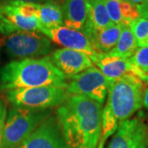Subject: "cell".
Returning <instances> with one entry per match:
<instances>
[{"instance_id": "4", "label": "cell", "mask_w": 148, "mask_h": 148, "mask_svg": "<svg viewBox=\"0 0 148 148\" xmlns=\"http://www.w3.org/2000/svg\"><path fill=\"white\" fill-rule=\"evenodd\" d=\"M53 109H32L12 106L8 112L3 132V148H18Z\"/></svg>"}, {"instance_id": "18", "label": "cell", "mask_w": 148, "mask_h": 148, "mask_svg": "<svg viewBox=\"0 0 148 148\" xmlns=\"http://www.w3.org/2000/svg\"><path fill=\"white\" fill-rule=\"evenodd\" d=\"M129 60L139 70L142 75L141 80L148 84V46L138 48Z\"/></svg>"}, {"instance_id": "7", "label": "cell", "mask_w": 148, "mask_h": 148, "mask_svg": "<svg viewBox=\"0 0 148 148\" xmlns=\"http://www.w3.org/2000/svg\"><path fill=\"white\" fill-rule=\"evenodd\" d=\"M110 80L92 67L70 78L66 91L69 95H83L103 105L108 94Z\"/></svg>"}, {"instance_id": "24", "label": "cell", "mask_w": 148, "mask_h": 148, "mask_svg": "<svg viewBox=\"0 0 148 148\" xmlns=\"http://www.w3.org/2000/svg\"><path fill=\"white\" fill-rule=\"evenodd\" d=\"M143 106L148 112V87L145 90L143 94Z\"/></svg>"}, {"instance_id": "22", "label": "cell", "mask_w": 148, "mask_h": 148, "mask_svg": "<svg viewBox=\"0 0 148 148\" xmlns=\"http://www.w3.org/2000/svg\"><path fill=\"white\" fill-rule=\"evenodd\" d=\"M12 33H13V31L12 30L10 26L7 23L4 17L3 16L0 12V34H2L4 36H7Z\"/></svg>"}, {"instance_id": "5", "label": "cell", "mask_w": 148, "mask_h": 148, "mask_svg": "<svg viewBox=\"0 0 148 148\" xmlns=\"http://www.w3.org/2000/svg\"><path fill=\"white\" fill-rule=\"evenodd\" d=\"M69 94L60 86H38L6 90L5 96L12 106L32 109H53L58 107Z\"/></svg>"}, {"instance_id": "10", "label": "cell", "mask_w": 148, "mask_h": 148, "mask_svg": "<svg viewBox=\"0 0 148 148\" xmlns=\"http://www.w3.org/2000/svg\"><path fill=\"white\" fill-rule=\"evenodd\" d=\"M40 32L59 46L87 54L91 61L98 54L82 32L61 26L53 29H42Z\"/></svg>"}, {"instance_id": "12", "label": "cell", "mask_w": 148, "mask_h": 148, "mask_svg": "<svg viewBox=\"0 0 148 148\" xmlns=\"http://www.w3.org/2000/svg\"><path fill=\"white\" fill-rule=\"evenodd\" d=\"M92 62L109 80L118 79L127 74L135 76L136 68L129 58L112 56L109 53H98Z\"/></svg>"}, {"instance_id": "16", "label": "cell", "mask_w": 148, "mask_h": 148, "mask_svg": "<svg viewBox=\"0 0 148 148\" xmlns=\"http://www.w3.org/2000/svg\"><path fill=\"white\" fill-rule=\"evenodd\" d=\"M38 18L41 26V30L53 29L64 26L62 5L53 0L40 3Z\"/></svg>"}, {"instance_id": "25", "label": "cell", "mask_w": 148, "mask_h": 148, "mask_svg": "<svg viewBox=\"0 0 148 148\" xmlns=\"http://www.w3.org/2000/svg\"><path fill=\"white\" fill-rule=\"evenodd\" d=\"M15 1H21V2H27V3H44L53 1V0H15Z\"/></svg>"}, {"instance_id": "15", "label": "cell", "mask_w": 148, "mask_h": 148, "mask_svg": "<svg viewBox=\"0 0 148 148\" xmlns=\"http://www.w3.org/2000/svg\"><path fill=\"white\" fill-rule=\"evenodd\" d=\"M89 7L88 19L86 23L83 33L99 31L114 24L108 15L104 0H87Z\"/></svg>"}, {"instance_id": "3", "label": "cell", "mask_w": 148, "mask_h": 148, "mask_svg": "<svg viewBox=\"0 0 148 148\" xmlns=\"http://www.w3.org/2000/svg\"><path fill=\"white\" fill-rule=\"evenodd\" d=\"M144 82L132 74L110 80L106 104L119 123L129 119L143 106Z\"/></svg>"}, {"instance_id": "8", "label": "cell", "mask_w": 148, "mask_h": 148, "mask_svg": "<svg viewBox=\"0 0 148 148\" xmlns=\"http://www.w3.org/2000/svg\"><path fill=\"white\" fill-rule=\"evenodd\" d=\"M106 148H148V122L140 115L119 123Z\"/></svg>"}, {"instance_id": "14", "label": "cell", "mask_w": 148, "mask_h": 148, "mask_svg": "<svg viewBox=\"0 0 148 148\" xmlns=\"http://www.w3.org/2000/svg\"><path fill=\"white\" fill-rule=\"evenodd\" d=\"M65 27L82 32L88 19L87 0H66L62 4Z\"/></svg>"}, {"instance_id": "28", "label": "cell", "mask_w": 148, "mask_h": 148, "mask_svg": "<svg viewBox=\"0 0 148 148\" xmlns=\"http://www.w3.org/2000/svg\"><path fill=\"white\" fill-rule=\"evenodd\" d=\"M53 1H55V0H53ZM64 1H66V0H64Z\"/></svg>"}, {"instance_id": "27", "label": "cell", "mask_w": 148, "mask_h": 148, "mask_svg": "<svg viewBox=\"0 0 148 148\" xmlns=\"http://www.w3.org/2000/svg\"><path fill=\"white\" fill-rule=\"evenodd\" d=\"M128 1L132 2V3H134V4H136V5H139V4H141V3H143L145 0H128Z\"/></svg>"}, {"instance_id": "19", "label": "cell", "mask_w": 148, "mask_h": 148, "mask_svg": "<svg viewBox=\"0 0 148 148\" xmlns=\"http://www.w3.org/2000/svg\"><path fill=\"white\" fill-rule=\"evenodd\" d=\"M132 31L138 47L148 46V19L140 16L130 23Z\"/></svg>"}, {"instance_id": "9", "label": "cell", "mask_w": 148, "mask_h": 148, "mask_svg": "<svg viewBox=\"0 0 148 148\" xmlns=\"http://www.w3.org/2000/svg\"><path fill=\"white\" fill-rule=\"evenodd\" d=\"M18 148H69L56 114L46 118Z\"/></svg>"}, {"instance_id": "21", "label": "cell", "mask_w": 148, "mask_h": 148, "mask_svg": "<svg viewBox=\"0 0 148 148\" xmlns=\"http://www.w3.org/2000/svg\"><path fill=\"white\" fill-rule=\"evenodd\" d=\"M8 114V107L5 100L0 98V148H3V132L6 118Z\"/></svg>"}, {"instance_id": "6", "label": "cell", "mask_w": 148, "mask_h": 148, "mask_svg": "<svg viewBox=\"0 0 148 148\" xmlns=\"http://www.w3.org/2000/svg\"><path fill=\"white\" fill-rule=\"evenodd\" d=\"M6 53L12 58H38L52 53L53 45L41 32H16L5 36Z\"/></svg>"}, {"instance_id": "11", "label": "cell", "mask_w": 148, "mask_h": 148, "mask_svg": "<svg viewBox=\"0 0 148 148\" xmlns=\"http://www.w3.org/2000/svg\"><path fill=\"white\" fill-rule=\"evenodd\" d=\"M50 60L67 79L94 67L90 58L86 53L69 49H58L53 51Z\"/></svg>"}, {"instance_id": "26", "label": "cell", "mask_w": 148, "mask_h": 148, "mask_svg": "<svg viewBox=\"0 0 148 148\" xmlns=\"http://www.w3.org/2000/svg\"><path fill=\"white\" fill-rule=\"evenodd\" d=\"M4 40H5V36H3L2 34H0V55H1V50L2 48L4 45Z\"/></svg>"}, {"instance_id": "2", "label": "cell", "mask_w": 148, "mask_h": 148, "mask_svg": "<svg viewBox=\"0 0 148 148\" xmlns=\"http://www.w3.org/2000/svg\"><path fill=\"white\" fill-rule=\"evenodd\" d=\"M67 78L49 56L13 60L0 69V89L8 90L38 86L66 88Z\"/></svg>"}, {"instance_id": "1", "label": "cell", "mask_w": 148, "mask_h": 148, "mask_svg": "<svg viewBox=\"0 0 148 148\" xmlns=\"http://www.w3.org/2000/svg\"><path fill=\"white\" fill-rule=\"evenodd\" d=\"M103 106L83 95H69L55 110L69 148H97L102 130Z\"/></svg>"}, {"instance_id": "20", "label": "cell", "mask_w": 148, "mask_h": 148, "mask_svg": "<svg viewBox=\"0 0 148 148\" xmlns=\"http://www.w3.org/2000/svg\"><path fill=\"white\" fill-rule=\"evenodd\" d=\"M108 15L114 24L123 25L122 17V0H104Z\"/></svg>"}, {"instance_id": "23", "label": "cell", "mask_w": 148, "mask_h": 148, "mask_svg": "<svg viewBox=\"0 0 148 148\" xmlns=\"http://www.w3.org/2000/svg\"><path fill=\"white\" fill-rule=\"evenodd\" d=\"M138 8L140 16L148 19V0H145L143 3L138 5Z\"/></svg>"}, {"instance_id": "17", "label": "cell", "mask_w": 148, "mask_h": 148, "mask_svg": "<svg viewBox=\"0 0 148 148\" xmlns=\"http://www.w3.org/2000/svg\"><path fill=\"white\" fill-rule=\"evenodd\" d=\"M138 45L129 26L123 25L122 32L114 48L109 52L110 55L130 58L138 50Z\"/></svg>"}, {"instance_id": "13", "label": "cell", "mask_w": 148, "mask_h": 148, "mask_svg": "<svg viewBox=\"0 0 148 148\" xmlns=\"http://www.w3.org/2000/svg\"><path fill=\"white\" fill-rule=\"evenodd\" d=\"M123 25L112 24L99 31H91L85 35L90 40L96 53H108L116 45L121 34Z\"/></svg>"}]
</instances>
